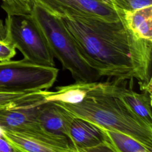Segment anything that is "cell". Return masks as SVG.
<instances>
[{
    "label": "cell",
    "instance_id": "cell-1",
    "mask_svg": "<svg viewBox=\"0 0 152 152\" xmlns=\"http://www.w3.org/2000/svg\"><path fill=\"white\" fill-rule=\"evenodd\" d=\"M53 15L59 19L84 59L101 77L135 79L139 85L151 81L152 41L135 35L124 16L108 21L79 14Z\"/></svg>",
    "mask_w": 152,
    "mask_h": 152
},
{
    "label": "cell",
    "instance_id": "cell-2",
    "mask_svg": "<svg viewBox=\"0 0 152 152\" xmlns=\"http://www.w3.org/2000/svg\"><path fill=\"white\" fill-rule=\"evenodd\" d=\"M102 83L89 91L81 102H55L75 117L126 134L152 149V126L135 115L119 98L104 91Z\"/></svg>",
    "mask_w": 152,
    "mask_h": 152
},
{
    "label": "cell",
    "instance_id": "cell-3",
    "mask_svg": "<svg viewBox=\"0 0 152 152\" xmlns=\"http://www.w3.org/2000/svg\"><path fill=\"white\" fill-rule=\"evenodd\" d=\"M30 17L43 35L53 56L75 82L97 81L101 77L80 53L74 39L59 19L33 5Z\"/></svg>",
    "mask_w": 152,
    "mask_h": 152
},
{
    "label": "cell",
    "instance_id": "cell-4",
    "mask_svg": "<svg viewBox=\"0 0 152 152\" xmlns=\"http://www.w3.org/2000/svg\"><path fill=\"white\" fill-rule=\"evenodd\" d=\"M5 26L7 40L18 49L24 59L35 64L54 67V57L30 15H7Z\"/></svg>",
    "mask_w": 152,
    "mask_h": 152
},
{
    "label": "cell",
    "instance_id": "cell-5",
    "mask_svg": "<svg viewBox=\"0 0 152 152\" xmlns=\"http://www.w3.org/2000/svg\"><path fill=\"white\" fill-rule=\"evenodd\" d=\"M59 69L31 63L24 58L0 62V91L26 92L48 90L58 77Z\"/></svg>",
    "mask_w": 152,
    "mask_h": 152
},
{
    "label": "cell",
    "instance_id": "cell-6",
    "mask_svg": "<svg viewBox=\"0 0 152 152\" xmlns=\"http://www.w3.org/2000/svg\"><path fill=\"white\" fill-rule=\"evenodd\" d=\"M34 5L53 14H71L91 16L108 21L121 20L123 10L111 0H32Z\"/></svg>",
    "mask_w": 152,
    "mask_h": 152
},
{
    "label": "cell",
    "instance_id": "cell-7",
    "mask_svg": "<svg viewBox=\"0 0 152 152\" xmlns=\"http://www.w3.org/2000/svg\"><path fill=\"white\" fill-rule=\"evenodd\" d=\"M69 140L72 152L113 151L103 128L80 118H74Z\"/></svg>",
    "mask_w": 152,
    "mask_h": 152
},
{
    "label": "cell",
    "instance_id": "cell-8",
    "mask_svg": "<svg viewBox=\"0 0 152 152\" xmlns=\"http://www.w3.org/2000/svg\"><path fill=\"white\" fill-rule=\"evenodd\" d=\"M1 135L16 152H72L66 137H44L0 128Z\"/></svg>",
    "mask_w": 152,
    "mask_h": 152
},
{
    "label": "cell",
    "instance_id": "cell-9",
    "mask_svg": "<svg viewBox=\"0 0 152 152\" xmlns=\"http://www.w3.org/2000/svg\"><path fill=\"white\" fill-rule=\"evenodd\" d=\"M133 80H130L129 87L126 86L127 80L114 79L112 81L103 82L102 88L119 98L135 115L152 126L151 94L145 91L141 93L134 91L132 88Z\"/></svg>",
    "mask_w": 152,
    "mask_h": 152
},
{
    "label": "cell",
    "instance_id": "cell-10",
    "mask_svg": "<svg viewBox=\"0 0 152 152\" xmlns=\"http://www.w3.org/2000/svg\"><path fill=\"white\" fill-rule=\"evenodd\" d=\"M74 118L69 111L55 102L38 106V118L43 128L52 134L66 137L68 140Z\"/></svg>",
    "mask_w": 152,
    "mask_h": 152
},
{
    "label": "cell",
    "instance_id": "cell-11",
    "mask_svg": "<svg viewBox=\"0 0 152 152\" xmlns=\"http://www.w3.org/2000/svg\"><path fill=\"white\" fill-rule=\"evenodd\" d=\"M100 82H75L73 84L56 87V91L42 90L44 103L62 102L67 103H77L82 102L89 91L96 88Z\"/></svg>",
    "mask_w": 152,
    "mask_h": 152
},
{
    "label": "cell",
    "instance_id": "cell-12",
    "mask_svg": "<svg viewBox=\"0 0 152 152\" xmlns=\"http://www.w3.org/2000/svg\"><path fill=\"white\" fill-rule=\"evenodd\" d=\"M128 27L138 37L152 41V6L134 11L123 10Z\"/></svg>",
    "mask_w": 152,
    "mask_h": 152
},
{
    "label": "cell",
    "instance_id": "cell-13",
    "mask_svg": "<svg viewBox=\"0 0 152 152\" xmlns=\"http://www.w3.org/2000/svg\"><path fill=\"white\" fill-rule=\"evenodd\" d=\"M102 128L107 135L114 152L152 151V149L149 148L139 141L126 134L115 130Z\"/></svg>",
    "mask_w": 152,
    "mask_h": 152
},
{
    "label": "cell",
    "instance_id": "cell-14",
    "mask_svg": "<svg viewBox=\"0 0 152 152\" xmlns=\"http://www.w3.org/2000/svg\"><path fill=\"white\" fill-rule=\"evenodd\" d=\"M33 5L32 0H4L1 7L9 15H29Z\"/></svg>",
    "mask_w": 152,
    "mask_h": 152
},
{
    "label": "cell",
    "instance_id": "cell-15",
    "mask_svg": "<svg viewBox=\"0 0 152 152\" xmlns=\"http://www.w3.org/2000/svg\"><path fill=\"white\" fill-rule=\"evenodd\" d=\"M115 5L122 10L134 11L152 6V0H111Z\"/></svg>",
    "mask_w": 152,
    "mask_h": 152
},
{
    "label": "cell",
    "instance_id": "cell-16",
    "mask_svg": "<svg viewBox=\"0 0 152 152\" xmlns=\"http://www.w3.org/2000/svg\"><path fill=\"white\" fill-rule=\"evenodd\" d=\"M33 91L5 92L0 91V107H5L17 102L31 94Z\"/></svg>",
    "mask_w": 152,
    "mask_h": 152
},
{
    "label": "cell",
    "instance_id": "cell-17",
    "mask_svg": "<svg viewBox=\"0 0 152 152\" xmlns=\"http://www.w3.org/2000/svg\"><path fill=\"white\" fill-rule=\"evenodd\" d=\"M15 54V48L9 41L0 40V62L10 61Z\"/></svg>",
    "mask_w": 152,
    "mask_h": 152
},
{
    "label": "cell",
    "instance_id": "cell-18",
    "mask_svg": "<svg viewBox=\"0 0 152 152\" xmlns=\"http://www.w3.org/2000/svg\"><path fill=\"white\" fill-rule=\"evenodd\" d=\"M0 152H16L13 147L0 134Z\"/></svg>",
    "mask_w": 152,
    "mask_h": 152
},
{
    "label": "cell",
    "instance_id": "cell-19",
    "mask_svg": "<svg viewBox=\"0 0 152 152\" xmlns=\"http://www.w3.org/2000/svg\"><path fill=\"white\" fill-rule=\"evenodd\" d=\"M7 37V30L5 24L0 19V40H5Z\"/></svg>",
    "mask_w": 152,
    "mask_h": 152
},
{
    "label": "cell",
    "instance_id": "cell-20",
    "mask_svg": "<svg viewBox=\"0 0 152 152\" xmlns=\"http://www.w3.org/2000/svg\"><path fill=\"white\" fill-rule=\"evenodd\" d=\"M2 2H4V0H2Z\"/></svg>",
    "mask_w": 152,
    "mask_h": 152
},
{
    "label": "cell",
    "instance_id": "cell-21",
    "mask_svg": "<svg viewBox=\"0 0 152 152\" xmlns=\"http://www.w3.org/2000/svg\"><path fill=\"white\" fill-rule=\"evenodd\" d=\"M0 134H1V133H0Z\"/></svg>",
    "mask_w": 152,
    "mask_h": 152
}]
</instances>
